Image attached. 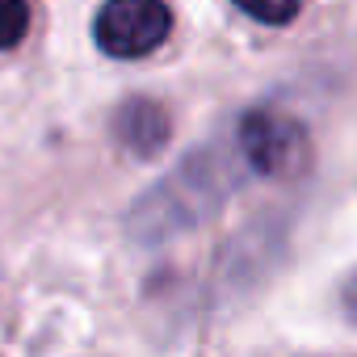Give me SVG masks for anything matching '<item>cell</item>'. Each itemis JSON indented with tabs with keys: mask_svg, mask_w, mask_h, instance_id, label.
I'll return each instance as SVG.
<instances>
[{
	"mask_svg": "<svg viewBox=\"0 0 357 357\" xmlns=\"http://www.w3.org/2000/svg\"><path fill=\"white\" fill-rule=\"evenodd\" d=\"M240 147L248 155V164L265 176H282V172H294L303 164V151H307V135L303 126L290 118V114H278V109H252L244 122H240Z\"/></svg>",
	"mask_w": 357,
	"mask_h": 357,
	"instance_id": "7a4b0ae2",
	"label": "cell"
},
{
	"mask_svg": "<svg viewBox=\"0 0 357 357\" xmlns=\"http://www.w3.org/2000/svg\"><path fill=\"white\" fill-rule=\"evenodd\" d=\"M30 30V5L26 0H0V51H9Z\"/></svg>",
	"mask_w": 357,
	"mask_h": 357,
	"instance_id": "3957f363",
	"label": "cell"
},
{
	"mask_svg": "<svg viewBox=\"0 0 357 357\" xmlns=\"http://www.w3.org/2000/svg\"><path fill=\"white\" fill-rule=\"evenodd\" d=\"M236 5L248 17L265 22V26H286V22H294V13H298L303 0H236Z\"/></svg>",
	"mask_w": 357,
	"mask_h": 357,
	"instance_id": "277c9868",
	"label": "cell"
},
{
	"mask_svg": "<svg viewBox=\"0 0 357 357\" xmlns=\"http://www.w3.org/2000/svg\"><path fill=\"white\" fill-rule=\"evenodd\" d=\"M172 30V13L164 0H105L97 13V47L114 59L151 55Z\"/></svg>",
	"mask_w": 357,
	"mask_h": 357,
	"instance_id": "6da1fadb",
	"label": "cell"
}]
</instances>
